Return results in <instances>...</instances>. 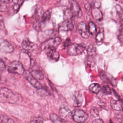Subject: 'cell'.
Instances as JSON below:
<instances>
[{"label":"cell","instance_id":"cell-1","mask_svg":"<svg viewBox=\"0 0 123 123\" xmlns=\"http://www.w3.org/2000/svg\"><path fill=\"white\" fill-rule=\"evenodd\" d=\"M0 98L12 104H19L23 100L22 97L20 94L13 92L6 87L0 88Z\"/></svg>","mask_w":123,"mask_h":123},{"label":"cell","instance_id":"cell-2","mask_svg":"<svg viewBox=\"0 0 123 123\" xmlns=\"http://www.w3.org/2000/svg\"><path fill=\"white\" fill-rule=\"evenodd\" d=\"M71 115L74 121L77 123H82L85 122L88 119V115L83 110L80 109L74 110Z\"/></svg>","mask_w":123,"mask_h":123},{"label":"cell","instance_id":"cell-3","mask_svg":"<svg viewBox=\"0 0 123 123\" xmlns=\"http://www.w3.org/2000/svg\"><path fill=\"white\" fill-rule=\"evenodd\" d=\"M8 71L11 73L23 74L25 73L24 68L22 63L19 61H13L11 62L8 67Z\"/></svg>","mask_w":123,"mask_h":123},{"label":"cell","instance_id":"cell-4","mask_svg":"<svg viewBox=\"0 0 123 123\" xmlns=\"http://www.w3.org/2000/svg\"><path fill=\"white\" fill-rule=\"evenodd\" d=\"M85 50V47L83 45L72 44L67 47L68 53L72 56H76L82 54Z\"/></svg>","mask_w":123,"mask_h":123},{"label":"cell","instance_id":"cell-5","mask_svg":"<svg viewBox=\"0 0 123 123\" xmlns=\"http://www.w3.org/2000/svg\"><path fill=\"white\" fill-rule=\"evenodd\" d=\"M24 76L25 78L36 88L37 89H40L42 88V86L40 83L36 79L32 74L31 73L28 71H26L24 73Z\"/></svg>","mask_w":123,"mask_h":123},{"label":"cell","instance_id":"cell-6","mask_svg":"<svg viewBox=\"0 0 123 123\" xmlns=\"http://www.w3.org/2000/svg\"><path fill=\"white\" fill-rule=\"evenodd\" d=\"M14 50L12 45L7 40L0 38V51L5 53H11Z\"/></svg>","mask_w":123,"mask_h":123},{"label":"cell","instance_id":"cell-7","mask_svg":"<svg viewBox=\"0 0 123 123\" xmlns=\"http://www.w3.org/2000/svg\"><path fill=\"white\" fill-rule=\"evenodd\" d=\"M45 53L49 59L55 61L59 60L60 55L55 48L48 47L44 49Z\"/></svg>","mask_w":123,"mask_h":123},{"label":"cell","instance_id":"cell-8","mask_svg":"<svg viewBox=\"0 0 123 123\" xmlns=\"http://www.w3.org/2000/svg\"><path fill=\"white\" fill-rule=\"evenodd\" d=\"M62 39L60 37H55L50 38L43 44V48L45 49L48 47L55 48L58 46L61 43Z\"/></svg>","mask_w":123,"mask_h":123},{"label":"cell","instance_id":"cell-9","mask_svg":"<svg viewBox=\"0 0 123 123\" xmlns=\"http://www.w3.org/2000/svg\"><path fill=\"white\" fill-rule=\"evenodd\" d=\"M78 29L79 34L84 38H87L90 35L88 27L84 22H81L78 25Z\"/></svg>","mask_w":123,"mask_h":123},{"label":"cell","instance_id":"cell-10","mask_svg":"<svg viewBox=\"0 0 123 123\" xmlns=\"http://www.w3.org/2000/svg\"><path fill=\"white\" fill-rule=\"evenodd\" d=\"M73 15L81 17L82 16V11L79 5L74 0L71 1L70 3V10Z\"/></svg>","mask_w":123,"mask_h":123},{"label":"cell","instance_id":"cell-11","mask_svg":"<svg viewBox=\"0 0 123 123\" xmlns=\"http://www.w3.org/2000/svg\"><path fill=\"white\" fill-rule=\"evenodd\" d=\"M73 28L74 25L71 20H64L59 25V29L62 31L71 30Z\"/></svg>","mask_w":123,"mask_h":123},{"label":"cell","instance_id":"cell-12","mask_svg":"<svg viewBox=\"0 0 123 123\" xmlns=\"http://www.w3.org/2000/svg\"><path fill=\"white\" fill-rule=\"evenodd\" d=\"M111 105L112 108L117 111L123 110V102L120 100L112 99L111 101Z\"/></svg>","mask_w":123,"mask_h":123},{"label":"cell","instance_id":"cell-13","mask_svg":"<svg viewBox=\"0 0 123 123\" xmlns=\"http://www.w3.org/2000/svg\"><path fill=\"white\" fill-rule=\"evenodd\" d=\"M83 102V98L79 92H76L74 95L73 103L75 107H80Z\"/></svg>","mask_w":123,"mask_h":123},{"label":"cell","instance_id":"cell-14","mask_svg":"<svg viewBox=\"0 0 123 123\" xmlns=\"http://www.w3.org/2000/svg\"><path fill=\"white\" fill-rule=\"evenodd\" d=\"M22 47L24 49L27 50H31L34 49L36 48L35 44L32 42H30L28 39H25L23 41L22 44Z\"/></svg>","mask_w":123,"mask_h":123},{"label":"cell","instance_id":"cell-15","mask_svg":"<svg viewBox=\"0 0 123 123\" xmlns=\"http://www.w3.org/2000/svg\"><path fill=\"white\" fill-rule=\"evenodd\" d=\"M13 0H0V12L7 11L10 5V3Z\"/></svg>","mask_w":123,"mask_h":123},{"label":"cell","instance_id":"cell-16","mask_svg":"<svg viewBox=\"0 0 123 123\" xmlns=\"http://www.w3.org/2000/svg\"><path fill=\"white\" fill-rule=\"evenodd\" d=\"M59 113L62 118L65 119L69 116L71 114V111L69 108L67 107H62L60 109Z\"/></svg>","mask_w":123,"mask_h":123},{"label":"cell","instance_id":"cell-17","mask_svg":"<svg viewBox=\"0 0 123 123\" xmlns=\"http://www.w3.org/2000/svg\"><path fill=\"white\" fill-rule=\"evenodd\" d=\"M49 118L54 123H66L61 117L54 113H51L49 114Z\"/></svg>","mask_w":123,"mask_h":123},{"label":"cell","instance_id":"cell-18","mask_svg":"<svg viewBox=\"0 0 123 123\" xmlns=\"http://www.w3.org/2000/svg\"><path fill=\"white\" fill-rule=\"evenodd\" d=\"M92 15L93 18L97 20H101L102 18V12L98 8H95L92 9Z\"/></svg>","mask_w":123,"mask_h":123},{"label":"cell","instance_id":"cell-19","mask_svg":"<svg viewBox=\"0 0 123 123\" xmlns=\"http://www.w3.org/2000/svg\"><path fill=\"white\" fill-rule=\"evenodd\" d=\"M100 75L103 79L108 80L109 82H110V83H111L112 85L113 86L116 84V82L114 79V78H113L110 75L107 74V73H105V72L102 71L101 73H100Z\"/></svg>","mask_w":123,"mask_h":123},{"label":"cell","instance_id":"cell-20","mask_svg":"<svg viewBox=\"0 0 123 123\" xmlns=\"http://www.w3.org/2000/svg\"><path fill=\"white\" fill-rule=\"evenodd\" d=\"M89 89L93 93L98 94L101 90V87L97 83H93L89 86Z\"/></svg>","mask_w":123,"mask_h":123},{"label":"cell","instance_id":"cell-21","mask_svg":"<svg viewBox=\"0 0 123 123\" xmlns=\"http://www.w3.org/2000/svg\"><path fill=\"white\" fill-rule=\"evenodd\" d=\"M32 75L36 78L37 79H39V80H42L44 79V75L42 73V72L40 71V70H33L32 73H31Z\"/></svg>","mask_w":123,"mask_h":123},{"label":"cell","instance_id":"cell-22","mask_svg":"<svg viewBox=\"0 0 123 123\" xmlns=\"http://www.w3.org/2000/svg\"><path fill=\"white\" fill-rule=\"evenodd\" d=\"M0 123H15V122L9 117L0 114Z\"/></svg>","mask_w":123,"mask_h":123},{"label":"cell","instance_id":"cell-23","mask_svg":"<svg viewBox=\"0 0 123 123\" xmlns=\"http://www.w3.org/2000/svg\"><path fill=\"white\" fill-rule=\"evenodd\" d=\"M104 37V32L103 30H99L98 33H97L96 36V40L98 43H101L102 42L103 39Z\"/></svg>","mask_w":123,"mask_h":123},{"label":"cell","instance_id":"cell-24","mask_svg":"<svg viewBox=\"0 0 123 123\" xmlns=\"http://www.w3.org/2000/svg\"><path fill=\"white\" fill-rule=\"evenodd\" d=\"M88 29L89 32L90 34L94 35L96 33L97 28L95 24L93 22H90L89 23L88 25Z\"/></svg>","mask_w":123,"mask_h":123},{"label":"cell","instance_id":"cell-25","mask_svg":"<svg viewBox=\"0 0 123 123\" xmlns=\"http://www.w3.org/2000/svg\"><path fill=\"white\" fill-rule=\"evenodd\" d=\"M50 17V12L49 11H47L45 12L42 16V21L43 22H46L49 19Z\"/></svg>","mask_w":123,"mask_h":123},{"label":"cell","instance_id":"cell-26","mask_svg":"<svg viewBox=\"0 0 123 123\" xmlns=\"http://www.w3.org/2000/svg\"><path fill=\"white\" fill-rule=\"evenodd\" d=\"M101 90L103 93L106 94H111V93L110 87L107 85H103L102 88H101Z\"/></svg>","mask_w":123,"mask_h":123},{"label":"cell","instance_id":"cell-27","mask_svg":"<svg viewBox=\"0 0 123 123\" xmlns=\"http://www.w3.org/2000/svg\"><path fill=\"white\" fill-rule=\"evenodd\" d=\"M29 123H43V119L41 117H36L33 118Z\"/></svg>","mask_w":123,"mask_h":123},{"label":"cell","instance_id":"cell-28","mask_svg":"<svg viewBox=\"0 0 123 123\" xmlns=\"http://www.w3.org/2000/svg\"><path fill=\"white\" fill-rule=\"evenodd\" d=\"M90 113L93 117H97L98 116V111L96 108H93L90 110Z\"/></svg>","mask_w":123,"mask_h":123},{"label":"cell","instance_id":"cell-29","mask_svg":"<svg viewBox=\"0 0 123 123\" xmlns=\"http://www.w3.org/2000/svg\"><path fill=\"white\" fill-rule=\"evenodd\" d=\"M95 47H94L93 45H90L87 49V53L88 55H92L94 54V53L95 52Z\"/></svg>","mask_w":123,"mask_h":123},{"label":"cell","instance_id":"cell-30","mask_svg":"<svg viewBox=\"0 0 123 123\" xmlns=\"http://www.w3.org/2000/svg\"><path fill=\"white\" fill-rule=\"evenodd\" d=\"M73 14L70 10H67L65 12H64V20H71V17L72 18Z\"/></svg>","mask_w":123,"mask_h":123},{"label":"cell","instance_id":"cell-31","mask_svg":"<svg viewBox=\"0 0 123 123\" xmlns=\"http://www.w3.org/2000/svg\"><path fill=\"white\" fill-rule=\"evenodd\" d=\"M118 10V9H117ZM117 13H118V17L122 23L123 24V9H121L120 10H117Z\"/></svg>","mask_w":123,"mask_h":123},{"label":"cell","instance_id":"cell-32","mask_svg":"<svg viewBox=\"0 0 123 123\" xmlns=\"http://www.w3.org/2000/svg\"><path fill=\"white\" fill-rule=\"evenodd\" d=\"M118 38L120 41L123 42V27L122 26L120 29V31L118 35Z\"/></svg>","mask_w":123,"mask_h":123},{"label":"cell","instance_id":"cell-33","mask_svg":"<svg viewBox=\"0 0 123 123\" xmlns=\"http://www.w3.org/2000/svg\"><path fill=\"white\" fill-rule=\"evenodd\" d=\"M6 68V65L4 63V62L0 59V70L1 71H4Z\"/></svg>","mask_w":123,"mask_h":123},{"label":"cell","instance_id":"cell-34","mask_svg":"<svg viewBox=\"0 0 123 123\" xmlns=\"http://www.w3.org/2000/svg\"><path fill=\"white\" fill-rule=\"evenodd\" d=\"M115 117L116 118V120H122L123 119V114L121 112H119L115 115Z\"/></svg>","mask_w":123,"mask_h":123},{"label":"cell","instance_id":"cell-35","mask_svg":"<svg viewBox=\"0 0 123 123\" xmlns=\"http://www.w3.org/2000/svg\"><path fill=\"white\" fill-rule=\"evenodd\" d=\"M92 123H104V122L101 119H96L94 121H93Z\"/></svg>","mask_w":123,"mask_h":123},{"label":"cell","instance_id":"cell-36","mask_svg":"<svg viewBox=\"0 0 123 123\" xmlns=\"http://www.w3.org/2000/svg\"><path fill=\"white\" fill-rule=\"evenodd\" d=\"M109 123H112V121H111V120H110Z\"/></svg>","mask_w":123,"mask_h":123},{"label":"cell","instance_id":"cell-37","mask_svg":"<svg viewBox=\"0 0 123 123\" xmlns=\"http://www.w3.org/2000/svg\"><path fill=\"white\" fill-rule=\"evenodd\" d=\"M1 74H0V79H1Z\"/></svg>","mask_w":123,"mask_h":123},{"label":"cell","instance_id":"cell-38","mask_svg":"<svg viewBox=\"0 0 123 123\" xmlns=\"http://www.w3.org/2000/svg\"><path fill=\"white\" fill-rule=\"evenodd\" d=\"M85 123V122L84 123Z\"/></svg>","mask_w":123,"mask_h":123},{"label":"cell","instance_id":"cell-39","mask_svg":"<svg viewBox=\"0 0 123 123\" xmlns=\"http://www.w3.org/2000/svg\"></svg>","mask_w":123,"mask_h":123}]
</instances>
